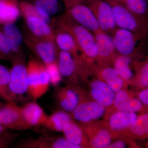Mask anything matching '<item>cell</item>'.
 Masks as SVG:
<instances>
[{
    "label": "cell",
    "instance_id": "1",
    "mask_svg": "<svg viewBox=\"0 0 148 148\" xmlns=\"http://www.w3.org/2000/svg\"><path fill=\"white\" fill-rule=\"evenodd\" d=\"M53 22L55 26L66 29L73 35L86 65L88 66V63L96 61L97 45L92 32L76 22L66 12L56 18Z\"/></svg>",
    "mask_w": 148,
    "mask_h": 148
},
{
    "label": "cell",
    "instance_id": "2",
    "mask_svg": "<svg viewBox=\"0 0 148 148\" xmlns=\"http://www.w3.org/2000/svg\"><path fill=\"white\" fill-rule=\"evenodd\" d=\"M112 36L117 53L132 59L140 56L147 46L148 37L125 29L117 28Z\"/></svg>",
    "mask_w": 148,
    "mask_h": 148
},
{
    "label": "cell",
    "instance_id": "3",
    "mask_svg": "<svg viewBox=\"0 0 148 148\" xmlns=\"http://www.w3.org/2000/svg\"><path fill=\"white\" fill-rule=\"evenodd\" d=\"M113 10L117 27L148 37V20L135 15L121 3L115 0H106Z\"/></svg>",
    "mask_w": 148,
    "mask_h": 148
},
{
    "label": "cell",
    "instance_id": "4",
    "mask_svg": "<svg viewBox=\"0 0 148 148\" xmlns=\"http://www.w3.org/2000/svg\"><path fill=\"white\" fill-rule=\"evenodd\" d=\"M23 34L24 43L38 60L46 66L57 62L58 50L54 40L35 36L28 31Z\"/></svg>",
    "mask_w": 148,
    "mask_h": 148
},
{
    "label": "cell",
    "instance_id": "5",
    "mask_svg": "<svg viewBox=\"0 0 148 148\" xmlns=\"http://www.w3.org/2000/svg\"><path fill=\"white\" fill-rule=\"evenodd\" d=\"M9 90L12 102L28 93L27 64L24 54H15L12 59Z\"/></svg>",
    "mask_w": 148,
    "mask_h": 148
},
{
    "label": "cell",
    "instance_id": "6",
    "mask_svg": "<svg viewBox=\"0 0 148 148\" xmlns=\"http://www.w3.org/2000/svg\"><path fill=\"white\" fill-rule=\"evenodd\" d=\"M85 3L92 11L101 30L112 36L118 27L111 5L106 0H85Z\"/></svg>",
    "mask_w": 148,
    "mask_h": 148
},
{
    "label": "cell",
    "instance_id": "7",
    "mask_svg": "<svg viewBox=\"0 0 148 148\" xmlns=\"http://www.w3.org/2000/svg\"><path fill=\"white\" fill-rule=\"evenodd\" d=\"M0 125L8 129L22 131L32 128L23 118L21 107L14 102H8L0 109Z\"/></svg>",
    "mask_w": 148,
    "mask_h": 148
},
{
    "label": "cell",
    "instance_id": "8",
    "mask_svg": "<svg viewBox=\"0 0 148 148\" xmlns=\"http://www.w3.org/2000/svg\"><path fill=\"white\" fill-rule=\"evenodd\" d=\"M66 12L76 22L93 34L102 30L92 11L85 2L74 4L66 8Z\"/></svg>",
    "mask_w": 148,
    "mask_h": 148
},
{
    "label": "cell",
    "instance_id": "9",
    "mask_svg": "<svg viewBox=\"0 0 148 148\" xmlns=\"http://www.w3.org/2000/svg\"><path fill=\"white\" fill-rule=\"evenodd\" d=\"M93 34L97 48L96 61H98L99 66H108L113 63L118 54L115 47L112 36L102 30Z\"/></svg>",
    "mask_w": 148,
    "mask_h": 148
},
{
    "label": "cell",
    "instance_id": "10",
    "mask_svg": "<svg viewBox=\"0 0 148 148\" xmlns=\"http://www.w3.org/2000/svg\"><path fill=\"white\" fill-rule=\"evenodd\" d=\"M15 147L19 148H80L66 138L47 135L21 140Z\"/></svg>",
    "mask_w": 148,
    "mask_h": 148
},
{
    "label": "cell",
    "instance_id": "11",
    "mask_svg": "<svg viewBox=\"0 0 148 148\" xmlns=\"http://www.w3.org/2000/svg\"><path fill=\"white\" fill-rule=\"evenodd\" d=\"M54 29V40L58 50L64 51L71 53L80 66L83 61L81 53L73 35L68 30L60 27Z\"/></svg>",
    "mask_w": 148,
    "mask_h": 148
},
{
    "label": "cell",
    "instance_id": "12",
    "mask_svg": "<svg viewBox=\"0 0 148 148\" xmlns=\"http://www.w3.org/2000/svg\"><path fill=\"white\" fill-rule=\"evenodd\" d=\"M105 111L106 108L95 101L85 102L82 100L71 113L72 117L81 123L86 124L103 116Z\"/></svg>",
    "mask_w": 148,
    "mask_h": 148
},
{
    "label": "cell",
    "instance_id": "13",
    "mask_svg": "<svg viewBox=\"0 0 148 148\" xmlns=\"http://www.w3.org/2000/svg\"><path fill=\"white\" fill-rule=\"evenodd\" d=\"M80 93L70 87L59 88L55 90L54 99L56 104L61 110L72 113L83 99Z\"/></svg>",
    "mask_w": 148,
    "mask_h": 148
},
{
    "label": "cell",
    "instance_id": "14",
    "mask_svg": "<svg viewBox=\"0 0 148 148\" xmlns=\"http://www.w3.org/2000/svg\"><path fill=\"white\" fill-rule=\"evenodd\" d=\"M28 31L35 36L54 40L55 30L46 20L38 15L24 16Z\"/></svg>",
    "mask_w": 148,
    "mask_h": 148
},
{
    "label": "cell",
    "instance_id": "15",
    "mask_svg": "<svg viewBox=\"0 0 148 148\" xmlns=\"http://www.w3.org/2000/svg\"><path fill=\"white\" fill-rule=\"evenodd\" d=\"M57 64L62 78L74 79L82 74L79 65L69 52L58 50Z\"/></svg>",
    "mask_w": 148,
    "mask_h": 148
},
{
    "label": "cell",
    "instance_id": "16",
    "mask_svg": "<svg viewBox=\"0 0 148 148\" xmlns=\"http://www.w3.org/2000/svg\"><path fill=\"white\" fill-rule=\"evenodd\" d=\"M90 93L94 101L108 107L113 104L116 92L105 82L95 80L90 85Z\"/></svg>",
    "mask_w": 148,
    "mask_h": 148
},
{
    "label": "cell",
    "instance_id": "17",
    "mask_svg": "<svg viewBox=\"0 0 148 148\" xmlns=\"http://www.w3.org/2000/svg\"><path fill=\"white\" fill-rule=\"evenodd\" d=\"M21 110L24 120L32 127L42 126L48 116L35 101L26 103L21 107Z\"/></svg>",
    "mask_w": 148,
    "mask_h": 148
},
{
    "label": "cell",
    "instance_id": "18",
    "mask_svg": "<svg viewBox=\"0 0 148 148\" xmlns=\"http://www.w3.org/2000/svg\"><path fill=\"white\" fill-rule=\"evenodd\" d=\"M2 30L14 54H24L22 45L24 37L17 25L14 22L8 23L3 25Z\"/></svg>",
    "mask_w": 148,
    "mask_h": 148
},
{
    "label": "cell",
    "instance_id": "19",
    "mask_svg": "<svg viewBox=\"0 0 148 148\" xmlns=\"http://www.w3.org/2000/svg\"><path fill=\"white\" fill-rule=\"evenodd\" d=\"M113 104L119 111L130 112H139L143 106L139 99L132 98L126 91L122 89L116 93Z\"/></svg>",
    "mask_w": 148,
    "mask_h": 148
},
{
    "label": "cell",
    "instance_id": "20",
    "mask_svg": "<svg viewBox=\"0 0 148 148\" xmlns=\"http://www.w3.org/2000/svg\"><path fill=\"white\" fill-rule=\"evenodd\" d=\"M39 61L30 57L27 64V82L29 95L36 101L38 99Z\"/></svg>",
    "mask_w": 148,
    "mask_h": 148
},
{
    "label": "cell",
    "instance_id": "21",
    "mask_svg": "<svg viewBox=\"0 0 148 148\" xmlns=\"http://www.w3.org/2000/svg\"><path fill=\"white\" fill-rule=\"evenodd\" d=\"M18 0H0V24L15 22L21 14Z\"/></svg>",
    "mask_w": 148,
    "mask_h": 148
},
{
    "label": "cell",
    "instance_id": "22",
    "mask_svg": "<svg viewBox=\"0 0 148 148\" xmlns=\"http://www.w3.org/2000/svg\"><path fill=\"white\" fill-rule=\"evenodd\" d=\"M97 70L101 78L109 86L116 92L121 90L123 85L124 79L114 67L99 66Z\"/></svg>",
    "mask_w": 148,
    "mask_h": 148
},
{
    "label": "cell",
    "instance_id": "23",
    "mask_svg": "<svg viewBox=\"0 0 148 148\" xmlns=\"http://www.w3.org/2000/svg\"><path fill=\"white\" fill-rule=\"evenodd\" d=\"M71 121L72 116L60 110L47 116L42 126L54 132H62L66 125Z\"/></svg>",
    "mask_w": 148,
    "mask_h": 148
},
{
    "label": "cell",
    "instance_id": "24",
    "mask_svg": "<svg viewBox=\"0 0 148 148\" xmlns=\"http://www.w3.org/2000/svg\"><path fill=\"white\" fill-rule=\"evenodd\" d=\"M138 116L135 112L119 111L110 118L109 125L115 131L128 129Z\"/></svg>",
    "mask_w": 148,
    "mask_h": 148
},
{
    "label": "cell",
    "instance_id": "25",
    "mask_svg": "<svg viewBox=\"0 0 148 148\" xmlns=\"http://www.w3.org/2000/svg\"><path fill=\"white\" fill-rule=\"evenodd\" d=\"M62 132L65 138L71 143L80 148L85 146V137L82 128L73 121L66 125Z\"/></svg>",
    "mask_w": 148,
    "mask_h": 148
},
{
    "label": "cell",
    "instance_id": "26",
    "mask_svg": "<svg viewBox=\"0 0 148 148\" xmlns=\"http://www.w3.org/2000/svg\"><path fill=\"white\" fill-rule=\"evenodd\" d=\"M32 3L40 16L49 23L51 16L57 13L59 9L58 0H33Z\"/></svg>",
    "mask_w": 148,
    "mask_h": 148
},
{
    "label": "cell",
    "instance_id": "27",
    "mask_svg": "<svg viewBox=\"0 0 148 148\" xmlns=\"http://www.w3.org/2000/svg\"><path fill=\"white\" fill-rule=\"evenodd\" d=\"M132 60L130 57L118 54L113 62L114 68L124 80L130 81L133 79L134 74L130 67Z\"/></svg>",
    "mask_w": 148,
    "mask_h": 148
},
{
    "label": "cell",
    "instance_id": "28",
    "mask_svg": "<svg viewBox=\"0 0 148 148\" xmlns=\"http://www.w3.org/2000/svg\"><path fill=\"white\" fill-rule=\"evenodd\" d=\"M134 64L136 73L133 79L138 88L142 90L148 87V58L141 62L135 61Z\"/></svg>",
    "mask_w": 148,
    "mask_h": 148
},
{
    "label": "cell",
    "instance_id": "29",
    "mask_svg": "<svg viewBox=\"0 0 148 148\" xmlns=\"http://www.w3.org/2000/svg\"><path fill=\"white\" fill-rule=\"evenodd\" d=\"M129 129L135 138H148V114L138 116Z\"/></svg>",
    "mask_w": 148,
    "mask_h": 148
},
{
    "label": "cell",
    "instance_id": "30",
    "mask_svg": "<svg viewBox=\"0 0 148 148\" xmlns=\"http://www.w3.org/2000/svg\"><path fill=\"white\" fill-rule=\"evenodd\" d=\"M119 2L136 16L148 20V3L146 0H121Z\"/></svg>",
    "mask_w": 148,
    "mask_h": 148
},
{
    "label": "cell",
    "instance_id": "31",
    "mask_svg": "<svg viewBox=\"0 0 148 148\" xmlns=\"http://www.w3.org/2000/svg\"><path fill=\"white\" fill-rule=\"evenodd\" d=\"M10 70L0 64V97L7 101L12 102L9 90Z\"/></svg>",
    "mask_w": 148,
    "mask_h": 148
},
{
    "label": "cell",
    "instance_id": "32",
    "mask_svg": "<svg viewBox=\"0 0 148 148\" xmlns=\"http://www.w3.org/2000/svg\"><path fill=\"white\" fill-rule=\"evenodd\" d=\"M39 82L38 99L47 92L51 83L50 75L45 65L39 61Z\"/></svg>",
    "mask_w": 148,
    "mask_h": 148
},
{
    "label": "cell",
    "instance_id": "33",
    "mask_svg": "<svg viewBox=\"0 0 148 148\" xmlns=\"http://www.w3.org/2000/svg\"><path fill=\"white\" fill-rule=\"evenodd\" d=\"M112 143V138L110 132L107 130H100L92 140L91 144L93 148H109Z\"/></svg>",
    "mask_w": 148,
    "mask_h": 148
},
{
    "label": "cell",
    "instance_id": "34",
    "mask_svg": "<svg viewBox=\"0 0 148 148\" xmlns=\"http://www.w3.org/2000/svg\"><path fill=\"white\" fill-rule=\"evenodd\" d=\"M14 55L2 30L0 29V60L11 61Z\"/></svg>",
    "mask_w": 148,
    "mask_h": 148
},
{
    "label": "cell",
    "instance_id": "35",
    "mask_svg": "<svg viewBox=\"0 0 148 148\" xmlns=\"http://www.w3.org/2000/svg\"><path fill=\"white\" fill-rule=\"evenodd\" d=\"M19 135L7 130L0 133V148L10 147L15 143Z\"/></svg>",
    "mask_w": 148,
    "mask_h": 148
},
{
    "label": "cell",
    "instance_id": "36",
    "mask_svg": "<svg viewBox=\"0 0 148 148\" xmlns=\"http://www.w3.org/2000/svg\"><path fill=\"white\" fill-rule=\"evenodd\" d=\"M46 67L50 75L51 83L56 85L59 82L62 78L58 70L57 62L46 66Z\"/></svg>",
    "mask_w": 148,
    "mask_h": 148
},
{
    "label": "cell",
    "instance_id": "37",
    "mask_svg": "<svg viewBox=\"0 0 148 148\" xmlns=\"http://www.w3.org/2000/svg\"><path fill=\"white\" fill-rule=\"evenodd\" d=\"M138 99L143 106L148 107V87L142 89L138 93Z\"/></svg>",
    "mask_w": 148,
    "mask_h": 148
},
{
    "label": "cell",
    "instance_id": "38",
    "mask_svg": "<svg viewBox=\"0 0 148 148\" xmlns=\"http://www.w3.org/2000/svg\"><path fill=\"white\" fill-rule=\"evenodd\" d=\"M125 143L121 140H119L114 143H111L109 148H124L125 147Z\"/></svg>",
    "mask_w": 148,
    "mask_h": 148
},
{
    "label": "cell",
    "instance_id": "39",
    "mask_svg": "<svg viewBox=\"0 0 148 148\" xmlns=\"http://www.w3.org/2000/svg\"><path fill=\"white\" fill-rule=\"evenodd\" d=\"M65 5L66 8L77 3L85 2V0H62Z\"/></svg>",
    "mask_w": 148,
    "mask_h": 148
},
{
    "label": "cell",
    "instance_id": "40",
    "mask_svg": "<svg viewBox=\"0 0 148 148\" xmlns=\"http://www.w3.org/2000/svg\"><path fill=\"white\" fill-rule=\"evenodd\" d=\"M8 130V129L6 127L0 125V133H1V132H5V131H7Z\"/></svg>",
    "mask_w": 148,
    "mask_h": 148
},
{
    "label": "cell",
    "instance_id": "41",
    "mask_svg": "<svg viewBox=\"0 0 148 148\" xmlns=\"http://www.w3.org/2000/svg\"><path fill=\"white\" fill-rule=\"evenodd\" d=\"M5 103H3L1 101H0V109L2 108L3 106L5 105Z\"/></svg>",
    "mask_w": 148,
    "mask_h": 148
},
{
    "label": "cell",
    "instance_id": "42",
    "mask_svg": "<svg viewBox=\"0 0 148 148\" xmlns=\"http://www.w3.org/2000/svg\"><path fill=\"white\" fill-rule=\"evenodd\" d=\"M115 1H116L120 2L121 1V0H115Z\"/></svg>",
    "mask_w": 148,
    "mask_h": 148
},
{
    "label": "cell",
    "instance_id": "43",
    "mask_svg": "<svg viewBox=\"0 0 148 148\" xmlns=\"http://www.w3.org/2000/svg\"><path fill=\"white\" fill-rule=\"evenodd\" d=\"M146 1L148 3V0H146Z\"/></svg>",
    "mask_w": 148,
    "mask_h": 148
},
{
    "label": "cell",
    "instance_id": "44",
    "mask_svg": "<svg viewBox=\"0 0 148 148\" xmlns=\"http://www.w3.org/2000/svg\"><path fill=\"white\" fill-rule=\"evenodd\" d=\"M147 57H148V56H147Z\"/></svg>",
    "mask_w": 148,
    "mask_h": 148
}]
</instances>
